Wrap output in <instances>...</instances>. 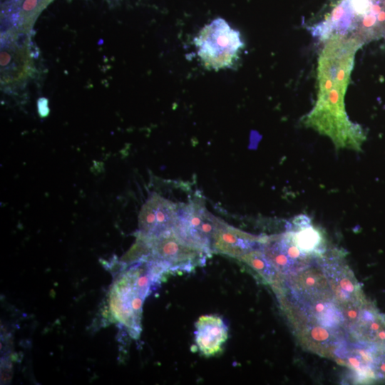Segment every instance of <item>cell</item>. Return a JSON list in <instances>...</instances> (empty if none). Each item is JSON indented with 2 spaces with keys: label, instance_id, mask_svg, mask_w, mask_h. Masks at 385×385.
<instances>
[{
  "label": "cell",
  "instance_id": "6da1fadb",
  "mask_svg": "<svg viewBox=\"0 0 385 385\" xmlns=\"http://www.w3.org/2000/svg\"><path fill=\"white\" fill-rule=\"evenodd\" d=\"M170 272L148 259L130 265L114 282L109 307L115 319L125 326L133 337L140 334L142 307L153 285Z\"/></svg>",
  "mask_w": 385,
  "mask_h": 385
},
{
  "label": "cell",
  "instance_id": "7a4b0ae2",
  "mask_svg": "<svg viewBox=\"0 0 385 385\" xmlns=\"http://www.w3.org/2000/svg\"><path fill=\"white\" fill-rule=\"evenodd\" d=\"M312 31L322 38L350 34L358 43L380 37L385 34V0H341Z\"/></svg>",
  "mask_w": 385,
  "mask_h": 385
},
{
  "label": "cell",
  "instance_id": "3957f363",
  "mask_svg": "<svg viewBox=\"0 0 385 385\" xmlns=\"http://www.w3.org/2000/svg\"><path fill=\"white\" fill-rule=\"evenodd\" d=\"M224 223L207 210L202 200L195 198L178 205L173 232L184 242L210 255L214 237Z\"/></svg>",
  "mask_w": 385,
  "mask_h": 385
},
{
  "label": "cell",
  "instance_id": "277c9868",
  "mask_svg": "<svg viewBox=\"0 0 385 385\" xmlns=\"http://www.w3.org/2000/svg\"><path fill=\"white\" fill-rule=\"evenodd\" d=\"M195 44L205 66L213 69L231 66L243 46L239 32L221 19L206 26L196 38Z\"/></svg>",
  "mask_w": 385,
  "mask_h": 385
},
{
  "label": "cell",
  "instance_id": "5b68a950",
  "mask_svg": "<svg viewBox=\"0 0 385 385\" xmlns=\"http://www.w3.org/2000/svg\"><path fill=\"white\" fill-rule=\"evenodd\" d=\"M151 240L150 259L165 267L170 272H190L202 266L210 255L179 239L173 231Z\"/></svg>",
  "mask_w": 385,
  "mask_h": 385
},
{
  "label": "cell",
  "instance_id": "8992f818",
  "mask_svg": "<svg viewBox=\"0 0 385 385\" xmlns=\"http://www.w3.org/2000/svg\"><path fill=\"white\" fill-rule=\"evenodd\" d=\"M260 249L285 278L305 270L314 259L297 247L288 230L279 235L265 236Z\"/></svg>",
  "mask_w": 385,
  "mask_h": 385
},
{
  "label": "cell",
  "instance_id": "52a82bcc",
  "mask_svg": "<svg viewBox=\"0 0 385 385\" xmlns=\"http://www.w3.org/2000/svg\"><path fill=\"white\" fill-rule=\"evenodd\" d=\"M19 31H9L1 47V82L4 86L15 85L29 78L34 63L28 43L18 42Z\"/></svg>",
  "mask_w": 385,
  "mask_h": 385
},
{
  "label": "cell",
  "instance_id": "ba28073f",
  "mask_svg": "<svg viewBox=\"0 0 385 385\" xmlns=\"http://www.w3.org/2000/svg\"><path fill=\"white\" fill-rule=\"evenodd\" d=\"M178 205L153 193L142 206L138 217L139 232L153 239L173 231Z\"/></svg>",
  "mask_w": 385,
  "mask_h": 385
},
{
  "label": "cell",
  "instance_id": "9c48e42d",
  "mask_svg": "<svg viewBox=\"0 0 385 385\" xmlns=\"http://www.w3.org/2000/svg\"><path fill=\"white\" fill-rule=\"evenodd\" d=\"M265 236H257L235 228L227 223L217 232L212 242V253L239 259L245 253L259 248Z\"/></svg>",
  "mask_w": 385,
  "mask_h": 385
},
{
  "label": "cell",
  "instance_id": "30bf717a",
  "mask_svg": "<svg viewBox=\"0 0 385 385\" xmlns=\"http://www.w3.org/2000/svg\"><path fill=\"white\" fill-rule=\"evenodd\" d=\"M195 342L200 352L212 356L220 352L228 337L227 327L216 315H203L195 323Z\"/></svg>",
  "mask_w": 385,
  "mask_h": 385
},
{
  "label": "cell",
  "instance_id": "8fae6325",
  "mask_svg": "<svg viewBox=\"0 0 385 385\" xmlns=\"http://www.w3.org/2000/svg\"><path fill=\"white\" fill-rule=\"evenodd\" d=\"M297 247L304 253L314 258L326 252V242L324 234L312 225L310 218L306 215L294 217L288 230Z\"/></svg>",
  "mask_w": 385,
  "mask_h": 385
},
{
  "label": "cell",
  "instance_id": "7c38bea8",
  "mask_svg": "<svg viewBox=\"0 0 385 385\" xmlns=\"http://www.w3.org/2000/svg\"><path fill=\"white\" fill-rule=\"evenodd\" d=\"M238 260L251 267L266 284L271 286L274 292L283 285L285 277L267 259L260 247L245 253Z\"/></svg>",
  "mask_w": 385,
  "mask_h": 385
},
{
  "label": "cell",
  "instance_id": "4fadbf2b",
  "mask_svg": "<svg viewBox=\"0 0 385 385\" xmlns=\"http://www.w3.org/2000/svg\"><path fill=\"white\" fill-rule=\"evenodd\" d=\"M53 0H16L18 31L26 33L32 27L41 11Z\"/></svg>",
  "mask_w": 385,
  "mask_h": 385
}]
</instances>
